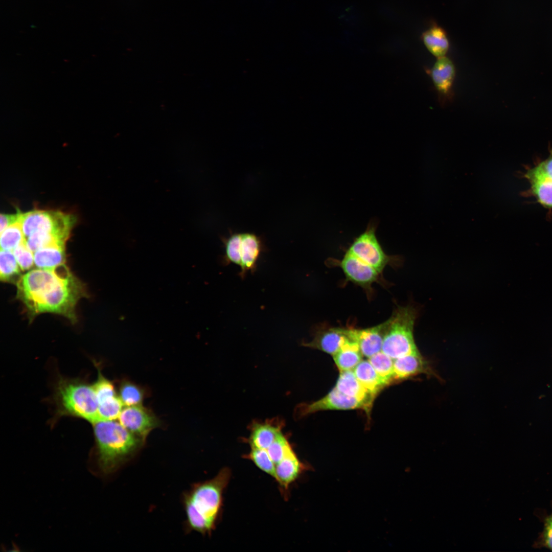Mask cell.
I'll use <instances>...</instances> for the list:
<instances>
[{
	"label": "cell",
	"mask_w": 552,
	"mask_h": 552,
	"mask_svg": "<svg viewBox=\"0 0 552 552\" xmlns=\"http://www.w3.org/2000/svg\"><path fill=\"white\" fill-rule=\"evenodd\" d=\"M385 321L365 329H349L350 336L356 341L362 356L369 358L382 351Z\"/></svg>",
	"instance_id": "cell-15"
},
{
	"label": "cell",
	"mask_w": 552,
	"mask_h": 552,
	"mask_svg": "<svg viewBox=\"0 0 552 552\" xmlns=\"http://www.w3.org/2000/svg\"><path fill=\"white\" fill-rule=\"evenodd\" d=\"M417 316L412 305L398 307L385 321L381 351L393 359L418 352L413 337Z\"/></svg>",
	"instance_id": "cell-4"
},
{
	"label": "cell",
	"mask_w": 552,
	"mask_h": 552,
	"mask_svg": "<svg viewBox=\"0 0 552 552\" xmlns=\"http://www.w3.org/2000/svg\"><path fill=\"white\" fill-rule=\"evenodd\" d=\"M337 263L348 281L367 291H371L372 285L379 279L380 273L375 268L348 250L343 258Z\"/></svg>",
	"instance_id": "cell-9"
},
{
	"label": "cell",
	"mask_w": 552,
	"mask_h": 552,
	"mask_svg": "<svg viewBox=\"0 0 552 552\" xmlns=\"http://www.w3.org/2000/svg\"><path fill=\"white\" fill-rule=\"evenodd\" d=\"M377 226L376 221H370L365 231L355 238L347 250L380 273L393 258L385 253L380 244L376 235Z\"/></svg>",
	"instance_id": "cell-8"
},
{
	"label": "cell",
	"mask_w": 552,
	"mask_h": 552,
	"mask_svg": "<svg viewBox=\"0 0 552 552\" xmlns=\"http://www.w3.org/2000/svg\"><path fill=\"white\" fill-rule=\"evenodd\" d=\"M289 445L290 444L287 439L282 432L266 449L270 458L275 465L283 459Z\"/></svg>",
	"instance_id": "cell-31"
},
{
	"label": "cell",
	"mask_w": 552,
	"mask_h": 552,
	"mask_svg": "<svg viewBox=\"0 0 552 552\" xmlns=\"http://www.w3.org/2000/svg\"><path fill=\"white\" fill-rule=\"evenodd\" d=\"M123 405L120 398L117 396L99 403L98 406L99 421L114 420L117 419L122 410Z\"/></svg>",
	"instance_id": "cell-29"
},
{
	"label": "cell",
	"mask_w": 552,
	"mask_h": 552,
	"mask_svg": "<svg viewBox=\"0 0 552 552\" xmlns=\"http://www.w3.org/2000/svg\"><path fill=\"white\" fill-rule=\"evenodd\" d=\"M34 264L38 268L51 269L64 264L65 247L50 246L34 252Z\"/></svg>",
	"instance_id": "cell-22"
},
{
	"label": "cell",
	"mask_w": 552,
	"mask_h": 552,
	"mask_svg": "<svg viewBox=\"0 0 552 552\" xmlns=\"http://www.w3.org/2000/svg\"><path fill=\"white\" fill-rule=\"evenodd\" d=\"M533 193L541 204L552 208V180L528 171L526 175Z\"/></svg>",
	"instance_id": "cell-23"
},
{
	"label": "cell",
	"mask_w": 552,
	"mask_h": 552,
	"mask_svg": "<svg viewBox=\"0 0 552 552\" xmlns=\"http://www.w3.org/2000/svg\"><path fill=\"white\" fill-rule=\"evenodd\" d=\"M421 39L427 50L436 58L446 56L450 48L449 40L446 30L434 24L425 31Z\"/></svg>",
	"instance_id": "cell-19"
},
{
	"label": "cell",
	"mask_w": 552,
	"mask_h": 552,
	"mask_svg": "<svg viewBox=\"0 0 552 552\" xmlns=\"http://www.w3.org/2000/svg\"><path fill=\"white\" fill-rule=\"evenodd\" d=\"M353 372L361 384L376 396L386 386L368 360H361Z\"/></svg>",
	"instance_id": "cell-21"
},
{
	"label": "cell",
	"mask_w": 552,
	"mask_h": 552,
	"mask_svg": "<svg viewBox=\"0 0 552 552\" xmlns=\"http://www.w3.org/2000/svg\"><path fill=\"white\" fill-rule=\"evenodd\" d=\"M20 267L13 252L9 250H1L0 277L2 281L13 282L20 277Z\"/></svg>",
	"instance_id": "cell-25"
},
{
	"label": "cell",
	"mask_w": 552,
	"mask_h": 552,
	"mask_svg": "<svg viewBox=\"0 0 552 552\" xmlns=\"http://www.w3.org/2000/svg\"><path fill=\"white\" fill-rule=\"evenodd\" d=\"M26 240L19 221L1 232V249L13 251Z\"/></svg>",
	"instance_id": "cell-26"
},
{
	"label": "cell",
	"mask_w": 552,
	"mask_h": 552,
	"mask_svg": "<svg viewBox=\"0 0 552 552\" xmlns=\"http://www.w3.org/2000/svg\"><path fill=\"white\" fill-rule=\"evenodd\" d=\"M332 356L340 372L354 369L362 359L357 342L351 338L348 339Z\"/></svg>",
	"instance_id": "cell-20"
},
{
	"label": "cell",
	"mask_w": 552,
	"mask_h": 552,
	"mask_svg": "<svg viewBox=\"0 0 552 552\" xmlns=\"http://www.w3.org/2000/svg\"><path fill=\"white\" fill-rule=\"evenodd\" d=\"M282 433V425L271 421L254 423L251 426L248 442L251 448L267 449Z\"/></svg>",
	"instance_id": "cell-18"
},
{
	"label": "cell",
	"mask_w": 552,
	"mask_h": 552,
	"mask_svg": "<svg viewBox=\"0 0 552 552\" xmlns=\"http://www.w3.org/2000/svg\"><path fill=\"white\" fill-rule=\"evenodd\" d=\"M368 360L386 386L394 383L393 359L380 351L369 358Z\"/></svg>",
	"instance_id": "cell-24"
},
{
	"label": "cell",
	"mask_w": 552,
	"mask_h": 552,
	"mask_svg": "<svg viewBox=\"0 0 552 552\" xmlns=\"http://www.w3.org/2000/svg\"><path fill=\"white\" fill-rule=\"evenodd\" d=\"M20 222L25 238L36 232L51 233L67 240L75 222V217L60 211L33 210L20 213Z\"/></svg>",
	"instance_id": "cell-7"
},
{
	"label": "cell",
	"mask_w": 552,
	"mask_h": 552,
	"mask_svg": "<svg viewBox=\"0 0 552 552\" xmlns=\"http://www.w3.org/2000/svg\"><path fill=\"white\" fill-rule=\"evenodd\" d=\"M429 75L437 91L440 102L445 104L453 96V86L456 68L453 61L447 56L436 58Z\"/></svg>",
	"instance_id": "cell-11"
},
{
	"label": "cell",
	"mask_w": 552,
	"mask_h": 552,
	"mask_svg": "<svg viewBox=\"0 0 552 552\" xmlns=\"http://www.w3.org/2000/svg\"><path fill=\"white\" fill-rule=\"evenodd\" d=\"M349 328L330 327L317 331L309 342H303L304 346L313 348L333 356L346 341L351 338Z\"/></svg>",
	"instance_id": "cell-13"
},
{
	"label": "cell",
	"mask_w": 552,
	"mask_h": 552,
	"mask_svg": "<svg viewBox=\"0 0 552 552\" xmlns=\"http://www.w3.org/2000/svg\"><path fill=\"white\" fill-rule=\"evenodd\" d=\"M535 545L538 547H544L552 550V513L544 520L543 528Z\"/></svg>",
	"instance_id": "cell-33"
},
{
	"label": "cell",
	"mask_w": 552,
	"mask_h": 552,
	"mask_svg": "<svg viewBox=\"0 0 552 552\" xmlns=\"http://www.w3.org/2000/svg\"><path fill=\"white\" fill-rule=\"evenodd\" d=\"M433 374L429 363L419 351L394 359V383L420 374Z\"/></svg>",
	"instance_id": "cell-14"
},
{
	"label": "cell",
	"mask_w": 552,
	"mask_h": 552,
	"mask_svg": "<svg viewBox=\"0 0 552 552\" xmlns=\"http://www.w3.org/2000/svg\"><path fill=\"white\" fill-rule=\"evenodd\" d=\"M98 464L101 471L109 474L129 461L144 442L113 420L94 423Z\"/></svg>",
	"instance_id": "cell-3"
},
{
	"label": "cell",
	"mask_w": 552,
	"mask_h": 552,
	"mask_svg": "<svg viewBox=\"0 0 552 552\" xmlns=\"http://www.w3.org/2000/svg\"><path fill=\"white\" fill-rule=\"evenodd\" d=\"M335 387L341 393L362 402L369 415L376 397L365 388L359 381L353 371L340 372Z\"/></svg>",
	"instance_id": "cell-16"
},
{
	"label": "cell",
	"mask_w": 552,
	"mask_h": 552,
	"mask_svg": "<svg viewBox=\"0 0 552 552\" xmlns=\"http://www.w3.org/2000/svg\"><path fill=\"white\" fill-rule=\"evenodd\" d=\"M120 398L123 404L127 406L141 405L144 392L137 385L129 381H123L120 387Z\"/></svg>",
	"instance_id": "cell-28"
},
{
	"label": "cell",
	"mask_w": 552,
	"mask_h": 552,
	"mask_svg": "<svg viewBox=\"0 0 552 552\" xmlns=\"http://www.w3.org/2000/svg\"><path fill=\"white\" fill-rule=\"evenodd\" d=\"M221 239L224 249V263L239 266V275L242 279L248 271L254 273L258 260L265 249L262 236L251 232L231 231L228 236L221 237Z\"/></svg>",
	"instance_id": "cell-5"
},
{
	"label": "cell",
	"mask_w": 552,
	"mask_h": 552,
	"mask_svg": "<svg viewBox=\"0 0 552 552\" xmlns=\"http://www.w3.org/2000/svg\"><path fill=\"white\" fill-rule=\"evenodd\" d=\"M20 213L16 214H1L0 217V230L1 232L7 227L18 222L19 219Z\"/></svg>",
	"instance_id": "cell-35"
},
{
	"label": "cell",
	"mask_w": 552,
	"mask_h": 552,
	"mask_svg": "<svg viewBox=\"0 0 552 552\" xmlns=\"http://www.w3.org/2000/svg\"><path fill=\"white\" fill-rule=\"evenodd\" d=\"M530 170L534 173L552 180V152L547 159Z\"/></svg>",
	"instance_id": "cell-34"
},
{
	"label": "cell",
	"mask_w": 552,
	"mask_h": 552,
	"mask_svg": "<svg viewBox=\"0 0 552 552\" xmlns=\"http://www.w3.org/2000/svg\"><path fill=\"white\" fill-rule=\"evenodd\" d=\"M57 396L62 411L93 424L99 421L98 401L93 385L73 380H61Z\"/></svg>",
	"instance_id": "cell-6"
},
{
	"label": "cell",
	"mask_w": 552,
	"mask_h": 552,
	"mask_svg": "<svg viewBox=\"0 0 552 552\" xmlns=\"http://www.w3.org/2000/svg\"><path fill=\"white\" fill-rule=\"evenodd\" d=\"M119 422L144 442L150 432L159 425L157 419L141 405L127 406L122 409Z\"/></svg>",
	"instance_id": "cell-10"
},
{
	"label": "cell",
	"mask_w": 552,
	"mask_h": 552,
	"mask_svg": "<svg viewBox=\"0 0 552 552\" xmlns=\"http://www.w3.org/2000/svg\"><path fill=\"white\" fill-rule=\"evenodd\" d=\"M98 372V379L93 385L99 404L117 396L113 384L102 375L100 370Z\"/></svg>",
	"instance_id": "cell-30"
},
{
	"label": "cell",
	"mask_w": 552,
	"mask_h": 552,
	"mask_svg": "<svg viewBox=\"0 0 552 552\" xmlns=\"http://www.w3.org/2000/svg\"><path fill=\"white\" fill-rule=\"evenodd\" d=\"M250 452L245 457L251 461L261 470L276 478L275 465L270 458L267 450L251 448Z\"/></svg>",
	"instance_id": "cell-27"
},
{
	"label": "cell",
	"mask_w": 552,
	"mask_h": 552,
	"mask_svg": "<svg viewBox=\"0 0 552 552\" xmlns=\"http://www.w3.org/2000/svg\"><path fill=\"white\" fill-rule=\"evenodd\" d=\"M231 476L227 467L222 468L213 478L194 484L182 495L188 532L209 534L216 527L220 515L223 493Z\"/></svg>",
	"instance_id": "cell-2"
},
{
	"label": "cell",
	"mask_w": 552,
	"mask_h": 552,
	"mask_svg": "<svg viewBox=\"0 0 552 552\" xmlns=\"http://www.w3.org/2000/svg\"><path fill=\"white\" fill-rule=\"evenodd\" d=\"M17 297L30 314L42 313L63 315L77 320L76 307L86 295L85 287L64 264L51 269L28 271L16 282Z\"/></svg>",
	"instance_id": "cell-1"
},
{
	"label": "cell",
	"mask_w": 552,
	"mask_h": 552,
	"mask_svg": "<svg viewBox=\"0 0 552 552\" xmlns=\"http://www.w3.org/2000/svg\"><path fill=\"white\" fill-rule=\"evenodd\" d=\"M305 468V466L300 461L291 445H289L283 459L275 465V480L282 489L286 491Z\"/></svg>",
	"instance_id": "cell-17"
},
{
	"label": "cell",
	"mask_w": 552,
	"mask_h": 552,
	"mask_svg": "<svg viewBox=\"0 0 552 552\" xmlns=\"http://www.w3.org/2000/svg\"><path fill=\"white\" fill-rule=\"evenodd\" d=\"M13 252L21 270H29L33 266L34 254L26 244V240L15 248Z\"/></svg>",
	"instance_id": "cell-32"
},
{
	"label": "cell",
	"mask_w": 552,
	"mask_h": 552,
	"mask_svg": "<svg viewBox=\"0 0 552 552\" xmlns=\"http://www.w3.org/2000/svg\"><path fill=\"white\" fill-rule=\"evenodd\" d=\"M300 416L325 410H349L361 409L366 412L364 404L357 399L348 396L335 387L319 400L301 405L298 408Z\"/></svg>",
	"instance_id": "cell-12"
}]
</instances>
